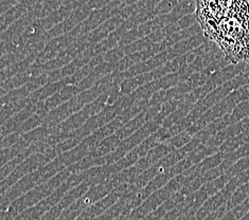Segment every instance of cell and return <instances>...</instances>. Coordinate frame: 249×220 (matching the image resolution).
<instances>
[{
  "label": "cell",
  "mask_w": 249,
  "mask_h": 220,
  "mask_svg": "<svg viewBox=\"0 0 249 220\" xmlns=\"http://www.w3.org/2000/svg\"><path fill=\"white\" fill-rule=\"evenodd\" d=\"M197 22L233 64H249V0H196Z\"/></svg>",
  "instance_id": "1"
}]
</instances>
